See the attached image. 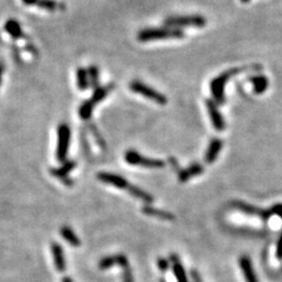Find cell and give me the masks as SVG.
Wrapping results in <instances>:
<instances>
[{
	"label": "cell",
	"instance_id": "d6986e66",
	"mask_svg": "<svg viewBox=\"0 0 282 282\" xmlns=\"http://www.w3.org/2000/svg\"><path fill=\"white\" fill-rule=\"evenodd\" d=\"M88 76H89V82L90 86L92 88H97L99 86V70L95 65H91L88 69Z\"/></svg>",
	"mask_w": 282,
	"mask_h": 282
},
{
	"label": "cell",
	"instance_id": "4dcf8cb0",
	"mask_svg": "<svg viewBox=\"0 0 282 282\" xmlns=\"http://www.w3.org/2000/svg\"><path fill=\"white\" fill-rule=\"evenodd\" d=\"M2 71H3V69H2L1 65H0V85H1V79H2Z\"/></svg>",
	"mask_w": 282,
	"mask_h": 282
},
{
	"label": "cell",
	"instance_id": "83f0119b",
	"mask_svg": "<svg viewBox=\"0 0 282 282\" xmlns=\"http://www.w3.org/2000/svg\"><path fill=\"white\" fill-rule=\"evenodd\" d=\"M38 0H22V2L25 5H36Z\"/></svg>",
	"mask_w": 282,
	"mask_h": 282
},
{
	"label": "cell",
	"instance_id": "ba28073f",
	"mask_svg": "<svg viewBox=\"0 0 282 282\" xmlns=\"http://www.w3.org/2000/svg\"><path fill=\"white\" fill-rule=\"evenodd\" d=\"M76 166L75 161L73 160H66L65 162L62 163V165L58 167V168H53L50 170V174H52L54 177L62 180L65 177H68V174L71 172L72 169H74Z\"/></svg>",
	"mask_w": 282,
	"mask_h": 282
},
{
	"label": "cell",
	"instance_id": "2e32d148",
	"mask_svg": "<svg viewBox=\"0 0 282 282\" xmlns=\"http://www.w3.org/2000/svg\"><path fill=\"white\" fill-rule=\"evenodd\" d=\"M94 105L95 104L92 102L91 99L85 100V102L79 106V109H78L79 117L82 118V119H84V120H89L90 118H91L92 113H93Z\"/></svg>",
	"mask_w": 282,
	"mask_h": 282
},
{
	"label": "cell",
	"instance_id": "3957f363",
	"mask_svg": "<svg viewBox=\"0 0 282 282\" xmlns=\"http://www.w3.org/2000/svg\"><path fill=\"white\" fill-rule=\"evenodd\" d=\"M207 21L205 17L201 15H185V16H172L164 20V24L169 27H204Z\"/></svg>",
	"mask_w": 282,
	"mask_h": 282
},
{
	"label": "cell",
	"instance_id": "ac0fdd59",
	"mask_svg": "<svg viewBox=\"0 0 282 282\" xmlns=\"http://www.w3.org/2000/svg\"><path fill=\"white\" fill-rule=\"evenodd\" d=\"M207 107H208V110H209V113H210V116H211V119H212V123L214 125V127L217 129V130H223L224 128V123H223V120H221V117L219 116L218 112H217V110L215 109V106L212 102H210V100H208L207 102Z\"/></svg>",
	"mask_w": 282,
	"mask_h": 282
},
{
	"label": "cell",
	"instance_id": "52a82bcc",
	"mask_svg": "<svg viewBox=\"0 0 282 282\" xmlns=\"http://www.w3.org/2000/svg\"><path fill=\"white\" fill-rule=\"evenodd\" d=\"M52 253H53V258L55 267L59 272H64L66 270V259L64 255V251L61 247V245L58 243H53L52 244Z\"/></svg>",
	"mask_w": 282,
	"mask_h": 282
},
{
	"label": "cell",
	"instance_id": "4fadbf2b",
	"mask_svg": "<svg viewBox=\"0 0 282 282\" xmlns=\"http://www.w3.org/2000/svg\"><path fill=\"white\" fill-rule=\"evenodd\" d=\"M60 232H61L62 237L67 241L68 244L71 245L72 247H78L80 245L79 238L77 237V235L75 234L74 231L70 227L63 226L61 228V231H60Z\"/></svg>",
	"mask_w": 282,
	"mask_h": 282
},
{
	"label": "cell",
	"instance_id": "484cf974",
	"mask_svg": "<svg viewBox=\"0 0 282 282\" xmlns=\"http://www.w3.org/2000/svg\"><path fill=\"white\" fill-rule=\"evenodd\" d=\"M157 264H158V268L161 271H166L169 267V263L165 258H159L158 261H157Z\"/></svg>",
	"mask_w": 282,
	"mask_h": 282
},
{
	"label": "cell",
	"instance_id": "7c38bea8",
	"mask_svg": "<svg viewBox=\"0 0 282 282\" xmlns=\"http://www.w3.org/2000/svg\"><path fill=\"white\" fill-rule=\"evenodd\" d=\"M231 74H233V72H227V73L221 74L218 77L214 78L212 84H211V90H212V93L217 98L221 96V93H223V87Z\"/></svg>",
	"mask_w": 282,
	"mask_h": 282
},
{
	"label": "cell",
	"instance_id": "6da1fadb",
	"mask_svg": "<svg viewBox=\"0 0 282 282\" xmlns=\"http://www.w3.org/2000/svg\"><path fill=\"white\" fill-rule=\"evenodd\" d=\"M184 32L181 28L177 27H158V28H144L140 31L137 35L138 41L149 42L158 41V40H168V39H182Z\"/></svg>",
	"mask_w": 282,
	"mask_h": 282
},
{
	"label": "cell",
	"instance_id": "d4e9b609",
	"mask_svg": "<svg viewBox=\"0 0 282 282\" xmlns=\"http://www.w3.org/2000/svg\"><path fill=\"white\" fill-rule=\"evenodd\" d=\"M123 282H134V278H133V273L131 271L130 267L123 269Z\"/></svg>",
	"mask_w": 282,
	"mask_h": 282
},
{
	"label": "cell",
	"instance_id": "cb8c5ba5",
	"mask_svg": "<svg viewBox=\"0 0 282 282\" xmlns=\"http://www.w3.org/2000/svg\"><path fill=\"white\" fill-rule=\"evenodd\" d=\"M252 82H253V83L255 84V88H256V91H257V92L264 91V90H265L266 87H267V84H268L267 78H265V77H263V76L254 77L253 79H252Z\"/></svg>",
	"mask_w": 282,
	"mask_h": 282
},
{
	"label": "cell",
	"instance_id": "ffe728a7",
	"mask_svg": "<svg viewBox=\"0 0 282 282\" xmlns=\"http://www.w3.org/2000/svg\"><path fill=\"white\" fill-rule=\"evenodd\" d=\"M220 146H221V143L218 140H213L212 142H211L207 150V154H206V161L208 163H211L216 158L218 150L220 149Z\"/></svg>",
	"mask_w": 282,
	"mask_h": 282
},
{
	"label": "cell",
	"instance_id": "1f68e13d",
	"mask_svg": "<svg viewBox=\"0 0 282 282\" xmlns=\"http://www.w3.org/2000/svg\"><path fill=\"white\" fill-rule=\"evenodd\" d=\"M249 1H250V0H241V2H244V3H247Z\"/></svg>",
	"mask_w": 282,
	"mask_h": 282
},
{
	"label": "cell",
	"instance_id": "603a6c76",
	"mask_svg": "<svg viewBox=\"0 0 282 282\" xmlns=\"http://www.w3.org/2000/svg\"><path fill=\"white\" fill-rule=\"evenodd\" d=\"M113 266H116V255L106 256L100 259V261L98 263V267L100 270H107Z\"/></svg>",
	"mask_w": 282,
	"mask_h": 282
},
{
	"label": "cell",
	"instance_id": "7402d4cb",
	"mask_svg": "<svg viewBox=\"0 0 282 282\" xmlns=\"http://www.w3.org/2000/svg\"><path fill=\"white\" fill-rule=\"evenodd\" d=\"M36 5L43 8V9H46V11L54 12V11H56V9H58L60 7L61 3L57 2L56 0H38Z\"/></svg>",
	"mask_w": 282,
	"mask_h": 282
},
{
	"label": "cell",
	"instance_id": "f546056e",
	"mask_svg": "<svg viewBox=\"0 0 282 282\" xmlns=\"http://www.w3.org/2000/svg\"><path fill=\"white\" fill-rule=\"evenodd\" d=\"M62 282H73V281H72V279L70 278V277H64L63 280H62Z\"/></svg>",
	"mask_w": 282,
	"mask_h": 282
},
{
	"label": "cell",
	"instance_id": "e0dca14e",
	"mask_svg": "<svg viewBox=\"0 0 282 282\" xmlns=\"http://www.w3.org/2000/svg\"><path fill=\"white\" fill-rule=\"evenodd\" d=\"M202 166L199 165V164H194V165H191L190 167H188L187 169L185 170H182V172H180L179 174V180L181 181V182H186V181L191 178V177H194V176H197L199 174L202 173Z\"/></svg>",
	"mask_w": 282,
	"mask_h": 282
},
{
	"label": "cell",
	"instance_id": "277c9868",
	"mask_svg": "<svg viewBox=\"0 0 282 282\" xmlns=\"http://www.w3.org/2000/svg\"><path fill=\"white\" fill-rule=\"evenodd\" d=\"M130 89L133 92L143 95L144 97L153 100V102L159 104V105H165L167 103V98L162 93H160L157 90L152 88L150 86L140 82V80H132L130 83Z\"/></svg>",
	"mask_w": 282,
	"mask_h": 282
},
{
	"label": "cell",
	"instance_id": "8fae6325",
	"mask_svg": "<svg viewBox=\"0 0 282 282\" xmlns=\"http://www.w3.org/2000/svg\"><path fill=\"white\" fill-rule=\"evenodd\" d=\"M142 212L145 215L158 217V218H161V219H174L175 218V216L170 212H167V211H164V210L157 209V208L150 206V205L143 206L142 207Z\"/></svg>",
	"mask_w": 282,
	"mask_h": 282
},
{
	"label": "cell",
	"instance_id": "4316f807",
	"mask_svg": "<svg viewBox=\"0 0 282 282\" xmlns=\"http://www.w3.org/2000/svg\"><path fill=\"white\" fill-rule=\"evenodd\" d=\"M61 181H62V182H63L65 185H67V186H72V185L74 184L73 180H72L71 178H69V177H65V178L62 179Z\"/></svg>",
	"mask_w": 282,
	"mask_h": 282
},
{
	"label": "cell",
	"instance_id": "5bb4252c",
	"mask_svg": "<svg viewBox=\"0 0 282 282\" xmlns=\"http://www.w3.org/2000/svg\"><path fill=\"white\" fill-rule=\"evenodd\" d=\"M76 82H77V87L80 91H86V90L90 86L89 82V76H88V71L87 69L79 67L76 70Z\"/></svg>",
	"mask_w": 282,
	"mask_h": 282
},
{
	"label": "cell",
	"instance_id": "8992f818",
	"mask_svg": "<svg viewBox=\"0 0 282 282\" xmlns=\"http://www.w3.org/2000/svg\"><path fill=\"white\" fill-rule=\"evenodd\" d=\"M96 177L100 181V182L109 184V185H112V186L119 188V189H127L128 186L130 185L125 177H122V176L116 175V174L100 172V173L97 174Z\"/></svg>",
	"mask_w": 282,
	"mask_h": 282
},
{
	"label": "cell",
	"instance_id": "5b68a950",
	"mask_svg": "<svg viewBox=\"0 0 282 282\" xmlns=\"http://www.w3.org/2000/svg\"><path fill=\"white\" fill-rule=\"evenodd\" d=\"M125 160L130 165L142 166L146 168H161L165 165L162 160L154 159V158H146L139 154L134 149H129L125 154Z\"/></svg>",
	"mask_w": 282,
	"mask_h": 282
},
{
	"label": "cell",
	"instance_id": "30bf717a",
	"mask_svg": "<svg viewBox=\"0 0 282 282\" xmlns=\"http://www.w3.org/2000/svg\"><path fill=\"white\" fill-rule=\"evenodd\" d=\"M4 31L11 36L13 39H22L24 38V33L22 32L21 25L15 19H8L4 23Z\"/></svg>",
	"mask_w": 282,
	"mask_h": 282
},
{
	"label": "cell",
	"instance_id": "44dd1931",
	"mask_svg": "<svg viewBox=\"0 0 282 282\" xmlns=\"http://www.w3.org/2000/svg\"><path fill=\"white\" fill-rule=\"evenodd\" d=\"M172 258L175 259L174 266H173V271H174V274H175V276L177 278V281L178 282H188L186 274H185V271H184L183 267L181 266L179 261L177 260V257L174 256Z\"/></svg>",
	"mask_w": 282,
	"mask_h": 282
},
{
	"label": "cell",
	"instance_id": "9c48e42d",
	"mask_svg": "<svg viewBox=\"0 0 282 282\" xmlns=\"http://www.w3.org/2000/svg\"><path fill=\"white\" fill-rule=\"evenodd\" d=\"M126 190L131 196L138 199V200H141L146 205H149L150 203L154 202V197L152 195H149L148 193H146V191L142 190L141 188H139V187H137L133 184H130Z\"/></svg>",
	"mask_w": 282,
	"mask_h": 282
},
{
	"label": "cell",
	"instance_id": "9a60e30c",
	"mask_svg": "<svg viewBox=\"0 0 282 282\" xmlns=\"http://www.w3.org/2000/svg\"><path fill=\"white\" fill-rule=\"evenodd\" d=\"M112 89H113V85L112 84L109 85V86H98L97 88L94 89V91L92 93L91 100L94 104L100 103L104 98H106V96L109 94V92Z\"/></svg>",
	"mask_w": 282,
	"mask_h": 282
},
{
	"label": "cell",
	"instance_id": "7a4b0ae2",
	"mask_svg": "<svg viewBox=\"0 0 282 282\" xmlns=\"http://www.w3.org/2000/svg\"><path fill=\"white\" fill-rule=\"evenodd\" d=\"M71 131L67 124H61L58 127V143L56 149V157L59 162H65L70 145Z\"/></svg>",
	"mask_w": 282,
	"mask_h": 282
},
{
	"label": "cell",
	"instance_id": "f1b7e54d",
	"mask_svg": "<svg viewBox=\"0 0 282 282\" xmlns=\"http://www.w3.org/2000/svg\"><path fill=\"white\" fill-rule=\"evenodd\" d=\"M277 256L280 258L282 256V237L279 241V245H278V250H277Z\"/></svg>",
	"mask_w": 282,
	"mask_h": 282
}]
</instances>
